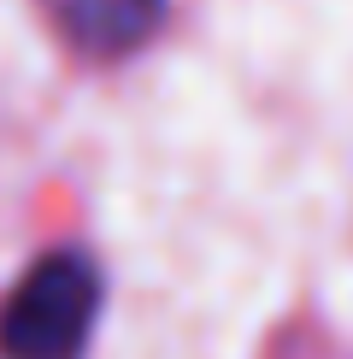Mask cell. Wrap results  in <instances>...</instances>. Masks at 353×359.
<instances>
[{"mask_svg":"<svg viewBox=\"0 0 353 359\" xmlns=\"http://www.w3.org/2000/svg\"><path fill=\"white\" fill-rule=\"evenodd\" d=\"M100 294V265L83 248L41 253L0 301V359H83Z\"/></svg>","mask_w":353,"mask_h":359,"instance_id":"cell-1","label":"cell"},{"mask_svg":"<svg viewBox=\"0 0 353 359\" xmlns=\"http://www.w3.org/2000/svg\"><path fill=\"white\" fill-rule=\"evenodd\" d=\"M41 12L65 36V48L88 59H130L159 36L171 0H41Z\"/></svg>","mask_w":353,"mask_h":359,"instance_id":"cell-2","label":"cell"}]
</instances>
